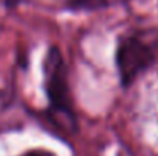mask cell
I'll list each match as a JSON object with an SVG mask.
<instances>
[{"instance_id": "2", "label": "cell", "mask_w": 158, "mask_h": 156, "mask_svg": "<svg viewBox=\"0 0 158 156\" xmlns=\"http://www.w3.org/2000/svg\"><path fill=\"white\" fill-rule=\"evenodd\" d=\"M155 63L152 48L138 35H124L118 42L115 52V64L123 87H129L134 81Z\"/></svg>"}, {"instance_id": "1", "label": "cell", "mask_w": 158, "mask_h": 156, "mask_svg": "<svg viewBox=\"0 0 158 156\" xmlns=\"http://www.w3.org/2000/svg\"><path fill=\"white\" fill-rule=\"evenodd\" d=\"M43 75H45V92L51 109L54 112L63 115L74 129L77 126V119L74 115L71 92H69L68 69L61 54L55 46L49 48L45 57Z\"/></svg>"}, {"instance_id": "3", "label": "cell", "mask_w": 158, "mask_h": 156, "mask_svg": "<svg viewBox=\"0 0 158 156\" xmlns=\"http://www.w3.org/2000/svg\"><path fill=\"white\" fill-rule=\"evenodd\" d=\"M123 0H69L68 8L72 11H98L110 8Z\"/></svg>"}, {"instance_id": "4", "label": "cell", "mask_w": 158, "mask_h": 156, "mask_svg": "<svg viewBox=\"0 0 158 156\" xmlns=\"http://www.w3.org/2000/svg\"><path fill=\"white\" fill-rule=\"evenodd\" d=\"M20 156H55L52 152L49 150H42V149H34V150H28Z\"/></svg>"}]
</instances>
